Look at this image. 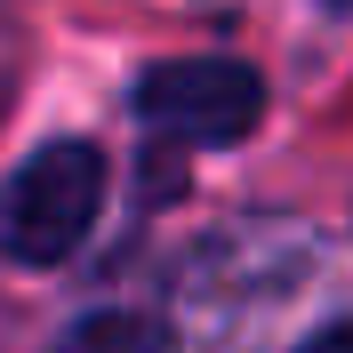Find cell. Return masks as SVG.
I'll list each match as a JSON object with an SVG mask.
<instances>
[{"mask_svg": "<svg viewBox=\"0 0 353 353\" xmlns=\"http://www.w3.org/2000/svg\"><path fill=\"white\" fill-rule=\"evenodd\" d=\"M337 8H345V0H337Z\"/></svg>", "mask_w": 353, "mask_h": 353, "instance_id": "obj_5", "label": "cell"}, {"mask_svg": "<svg viewBox=\"0 0 353 353\" xmlns=\"http://www.w3.org/2000/svg\"><path fill=\"white\" fill-rule=\"evenodd\" d=\"M137 121L176 145H241L265 121V81L233 57H169L137 81Z\"/></svg>", "mask_w": 353, "mask_h": 353, "instance_id": "obj_2", "label": "cell"}, {"mask_svg": "<svg viewBox=\"0 0 353 353\" xmlns=\"http://www.w3.org/2000/svg\"><path fill=\"white\" fill-rule=\"evenodd\" d=\"M297 353H353V321H337V330H321V337H305Z\"/></svg>", "mask_w": 353, "mask_h": 353, "instance_id": "obj_4", "label": "cell"}, {"mask_svg": "<svg viewBox=\"0 0 353 353\" xmlns=\"http://www.w3.org/2000/svg\"><path fill=\"white\" fill-rule=\"evenodd\" d=\"M161 345H169V330L145 321V313H88V321H72L48 353H161Z\"/></svg>", "mask_w": 353, "mask_h": 353, "instance_id": "obj_3", "label": "cell"}, {"mask_svg": "<svg viewBox=\"0 0 353 353\" xmlns=\"http://www.w3.org/2000/svg\"><path fill=\"white\" fill-rule=\"evenodd\" d=\"M105 209V153L88 137H57L0 185V257L8 265H65Z\"/></svg>", "mask_w": 353, "mask_h": 353, "instance_id": "obj_1", "label": "cell"}]
</instances>
